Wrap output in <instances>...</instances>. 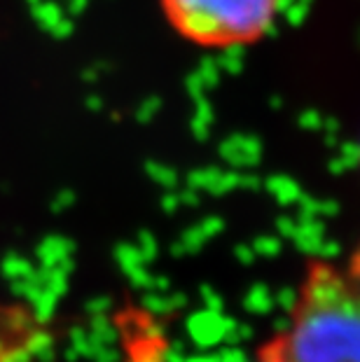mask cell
<instances>
[{"mask_svg":"<svg viewBox=\"0 0 360 362\" xmlns=\"http://www.w3.org/2000/svg\"><path fill=\"white\" fill-rule=\"evenodd\" d=\"M262 362H360V297L347 274L311 262L286 327L260 351Z\"/></svg>","mask_w":360,"mask_h":362,"instance_id":"6da1fadb","label":"cell"},{"mask_svg":"<svg viewBox=\"0 0 360 362\" xmlns=\"http://www.w3.org/2000/svg\"><path fill=\"white\" fill-rule=\"evenodd\" d=\"M347 281L351 283V288H354V292L360 297V243H358V248L354 250V255H351L349 259V269L347 272Z\"/></svg>","mask_w":360,"mask_h":362,"instance_id":"3957f363","label":"cell"},{"mask_svg":"<svg viewBox=\"0 0 360 362\" xmlns=\"http://www.w3.org/2000/svg\"><path fill=\"white\" fill-rule=\"evenodd\" d=\"M279 5L281 0H159L175 33L204 49L257 42L277 21Z\"/></svg>","mask_w":360,"mask_h":362,"instance_id":"7a4b0ae2","label":"cell"}]
</instances>
